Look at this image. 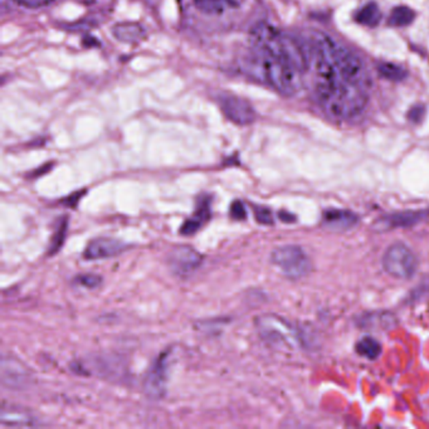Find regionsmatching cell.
I'll list each match as a JSON object with an SVG mask.
<instances>
[{
	"label": "cell",
	"instance_id": "1",
	"mask_svg": "<svg viewBox=\"0 0 429 429\" xmlns=\"http://www.w3.org/2000/svg\"><path fill=\"white\" fill-rule=\"evenodd\" d=\"M308 71L317 104L335 120H351L368 104V90L347 82L339 63L340 43L323 32H312L303 43Z\"/></svg>",
	"mask_w": 429,
	"mask_h": 429
},
{
	"label": "cell",
	"instance_id": "2",
	"mask_svg": "<svg viewBox=\"0 0 429 429\" xmlns=\"http://www.w3.org/2000/svg\"><path fill=\"white\" fill-rule=\"evenodd\" d=\"M246 62L249 75L267 83L281 95L292 96L302 87L303 72L267 53L255 48V53Z\"/></svg>",
	"mask_w": 429,
	"mask_h": 429
},
{
	"label": "cell",
	"instance_id": "3",
	"mask_svg": "<svg viewBox=\"0 0 429 429\" xmlns=\"http://www.w3.org/2000/svg\"><path fill=\"white\" fill-rule=\"evenodd\" d=\"M271 261L287 279H303L312 271V262L308 253L301 247L294 244L275 249L272 252Z\"/></svg>",
	"mask_w": 429,
	"mask_h": 429
},
{
	"label": "cell",
	"instance_id": "4",
	"mask_svg": "<svg viewBox=\"0 0 429 429\" xmlns=\"http://www.w3.org/2000/svg\"><path fill=\"white\" fill-rule=\"evenodd\" d=\"M383 268L392 277L399 279H410L418 266L415 252L404 243H394L385 251L383 256Z\"/></svg>",
	"mask_w": 429,
	"mask_h": 429
},
{
	"label": "cell",
	"instance_id": "5",
	"mask_svg": "<svg viewBox=\"0 0 429 429\" xmlns=\"http://www.w3.org/2000/svg\"><path fill=\"white\" fill-rule=\"evenodd\" d=\"M258 330L261 336L271 344L292 345L300 343L302 338L292 325L277 316H262L258 318Z\"/></svg>",
	"mask_w": 429,
	"mask_h": 429
},
{
	"label": "cell",
	"instance_id": "6",
	"mask_svg": "<svg viewBox=\"0 0 429 429\" xmlns=\"http://www.w3.org/2000/svg\"><path fill=\"white\" fill-rule=\"evenodd\" d=\"M169 351L159 355L151 364L143 379V392L152 400L163 399L166 394L167 384V359Z\"/></svg>",
	"mask_w": 429,
	"mask_h": 429
},
{
	"label": "cell",
	"instance_id": "7",
	"mask_svg": "<svg viewBox=\"0 0 429 429\" xmlns=\"http://www.w3.org/2000/svg\"><path fill=\"white\" fill-rule=\"evenodd\" d=\"M218 104L227 119L235 125L246 126L253 124L256 120L255 108L244 98L229 93H222L218 97Z\"/></svg>",
	"mask_w": 429,
	"mask_h": 429
},
{
	"label": "cell",
	"instance_id": "8",
	"mask_svg": "<svg viewBox=\"0 0 429 429\" xmlns=\"http://www.w3.org/2000/svg\"><path fill=\"white\" fill-rule=\"evenodd\" d=\"M167 264L175 276L187 279L202 266L203 256L193 247L179 246L169 253Z\"/></svg>",
	"mask_w": 429,
	"mask_h": 429
},
{
	"label": "cell",
	"instance_id": "9",
	"mask_svg": "<svg viewBox=\"0 0 429 429\" xmlns=\"http://www.w3.org/2000/svg\"><path fill=\"white\" fill-rule=\"evenodd\" d=\"M1 383L9 389H22L30 383V373L22 362L12 356L1 359Z\"/></svg>",
	"mask_w": 429,
	"mask_h": 429
},
{
	"label": "cell",
	"instance_id": "10",
	"mask_svg": "<svg viewBox=\"0 0 429 429\" xmlns=\"http://www.w3.org/2000/svg\"><path fill=\"white\" fill-rule=\"evenodd\" d=\"M128 248V244L115 238H96L91 241L83 252V258L93 261V259H106L121 255L124 251Z\"/></svg>",
	"mask_w": 429,
	"mask_h": 429
},
{
	"label": "cell",
	"instance_id": "11",
	"mask_svg": "<svg viewBox=\"0 0 429 429\" xmlns=\"http://www.w3.org/2000/svg\"><path fill=\"white\" fill-rule=\"evenodd\" d=\"M211 218V198L209 196H200L198 199L196 209L190 218L187 219L181 227V234L193 235L202 229Z\"/></svg>",
	"mask_w": 429,
	"mask_h": 429
},
{
	"label": "cell",
	"instance_id": "12",
	"mask_svg": "<svg viewBox=\"0 0 429 429\" xmlns=\"http://www.w3.org/2000/svg\"><path fill=\"white\" fill-rule=\"evenodd\" d=\"M359 217L353 211L344 209H329L323 216V224L332 231H347L356 226Z\"/></svg>",
	"mask_w": 429,
	"mask_h": 429
},
{
	"label": "cell",
	"instance_id": "13",
	"mask_svg": "<svg viewBox=\"0 0 429 429\" xmlns=\"http://www.w3.org/2000/svg\"><path fill=\"white\" fill-rule=\"evenodd\" d=\"M113 37L126 45H139L146 38V30L141 24L122 22L113 27Z\"/></svg>",
	"mask_w": 429,
	"mask_h": 429
},
{
	"label": "cell",
	"instance_id": "14",
	"mask_svg": "<svg viewBox=\"0 0 429 429\" xmlns=\"http://www.w3.org/2000/svg\"><path fill=\"white\" fill-rule=\"evenodd\" d=\"M428 211H408V213H399V214H394L391 217L379 220V227H383L385 229H392L395 227H407L415 224L417 222H419L421 219L426 218Z\"/></svg>",
	"mask_w": 429,
	"mask_h": 429
},
{
	"label": "cell",
	"instance_id": "15",
	"mask_svg": "<svg viewBox=\"0 0 429 429\" xmlns=\"http://www.w3.org/2000/svg\"><path fill=\"white\" fill-rule=\"evenodd\" d=\"M382 19V12L375 3H368L364 7L360 8L356 14H355V21L365 25V27H377Z\"/></svg>",
	"mask_w": 429,
	"mask_h": 429
},
{
	"label": "cell",
	"instance_id": "16",
	"mask_svg": "<svg viewBox=\"0 0 429 429\" xmlns=\"http://www.w3.org/2000/svg\"><path fill=\"white\" fill-rule=\"evenodd\" d=\"M1 423L7 426H30L32 417L25 410L19 408H3L1 412Z\"/></svg>",
	"mask_w": 429,
	"mask_h": 429
},
{
	"label": "cell",
	"instance_id": "17",
	"mask_svg": "<svg viewBox=\"0 0 429 429\" xmlns=\"http://www.w3.org/2000/svg\"><path fill=\"white\" fill-rule=\"evenodd\" d=\"M355 350L360 356H364L370 360H375L382 354V345L374 338L365 336L356 343Z\"/></svg>",
	"mask_w": 429,
	"mask_h": 429
},
{
	"label": "cell",
	"instance_id": "18",
	"mask_svg": "<svg viewBox=\"0 0 429 429\" xmlns=\"http://www.w3.org/2000/svg\"><path fill=\"white\" fill-rule=\"evenodd\" d=\"M415 19V13L413 9L404 7V5H400V7H395L393 9L392 13L389 15L388 23L392 27H399V28H402V27L410 25Z\"/></svg>",
	"mask_w": 429,
	"mask_h": 429
},
{
	"label": "cell",
	"instance_id": "19",
	"mask_svg": "<svg viewBox=\"0 0 429 429\" xmlns=\"http://www.w3.org/2000/svg\"><path fill=\"white\" fill-rule=\"evenodd\" d=\"M378 72L382 77H384L385 80L394 81V82H400L403 80L407 78V71L399 65H394L389 62H382L378 65Z\"/></svg>",
	"mask_w": 429,
	"mask_h": 429
},
{
	"label": "cell",
	"instance_id": "20",
	"mask_svg": "<svg viewBox=\"0 0 429 429\" xmlns=\"http://www.w3.org/2000/svg\"><path fill=\"white\" fill-rule=\"evenodd\" d=\"M194 4L207 14H222L227 7L232 5V0H194Z\"/></svg>",
	"mask_w": 429,
	"mask_h": 429
},
{
	"label": "cell",
	"instance_id": "21",
	"mask_svg": "<svg viewBox=\"0 0 429 429\" xmlns=\"http://www.w3.org/2000/svg\"><path fill=\"white\" fill-rule=\"evenodd\" d=\"M68 220L66 217L60 222V226L57 227V229L54 231L52 240L49 242L48 246V255L53 256L56 255L63 246V243L66 241V234H67Z\"/></svg>",
	"mask_w": 429,
	"mask_h": 429
},
{
	"label": "cell",
	"instance_id": "22",
	"mask_svg": "<svg viewBox=\"0 0 429 429\" xmlns=\"http://www.w3.org/2000/svg\"><path fill=\"white\" fill-rule=\"evenodd\" d=\"M255 217L258 223L271 226L273 224V216L272 211L266 207H255Z\"/></svg>",
	"mask_w": 429,
	"mask_h": 429
},
{
	"label": "cell",
	"instance_id": "23",
	"mask_svg": "<svg viewBox=\"0 0 429 429\" xmlns=\"http://www.w3.org/2000/svg\"><path fill=\"white\" fill-rule=\"evenodd\" d=\"M229 214H231V218L234 219V220H244L247 218V209L241 200H234L231 205Z\"/></svg>",
	"mask_w": 429,
	"mask_h": 429
},
{
	"label": "cell",
	"instance_id": "24",
	"mask_svg": "<svg viewBox=\"0 0 429 429\" xmlns=\"http://www.w3.org/2000/svg\"><path fill=\"white\" fill-rule=\"evenodd\" d=\"M76 281L87 288H96L102 283V279L96 275H82L76 277Z\"/></svg>",
	"mask_w": 429,
	"mask_h": 429
},
{
	"label": "cell",
	"instance_id": "25",
	"mask_svg": "<svg viewBox=\"0 0 429 429\" xmlns=\"http://www.w3.org/2000/svg\"><path fill=\"white\" fill-rule=\"evenodd\" d=\"M15 4L21 7L28 8V9H39V8L47 7L52 4L54 0H12Z\"/></svg>",
	"mask_w": 429,
	"mask_h": 429
},
{
	"label": "cell",
	"instance_id": "26",
	"mask_svg": "<svg viewBox=\"0 0 429 429\" xmlns=\"http://www.w3.org/2000/svg\"><path fill=\"white\" fill-rule=\"evenodd\" d=\"M424 113H426V108L422 105H417L409 111L408 117H409V120L418 124V122L422 121L423 117H424Z\"/></svg>",
	"mask_w": 429,
	"mask_h": 429
}]
</instances>
